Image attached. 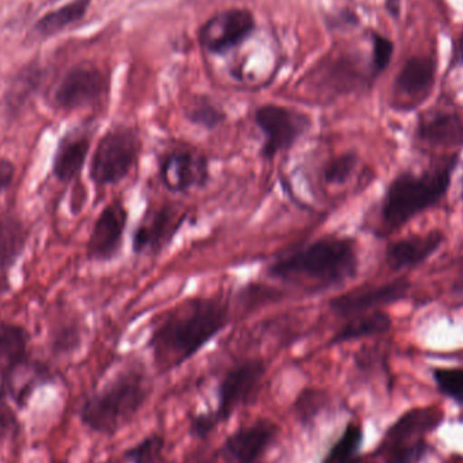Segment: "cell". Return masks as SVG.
<instances>
[{
	"label": "cell",
	"mask_w": 463,
	"mask_h": 463,
	"mask_svg": "<svg viewBox=\"0 0 463 463\" xmlns=\"http://www.w3.org/2000/svg\"><path fill=\"white\" fill-rule=\"evenodd\" d=\"M462 200H463V189H462Z\"/></svg>",
	"instance_id": "obj_37"
},
{
	"label": "cell",
	"mask_w": 463,
	"mask_h": 463,
	"mask_svg": "<svg viewBox=\"0 0 463 463\" xmlns=\"http://www.w3.org/2000/svg\"><path fill=\"white\" fill-rule=\"evenodd\" d=\"M187 214L173 205H162L146 212L133 233V252L136 255H156L173 241Z\"/></svg>",
	"instance_id": "obj_13"
},
{
	"label": "cell",
	"mask_w": 463,
	"mask_h": 463,
	"mask_svg": "<svg viewBox=\"0 0 463 463\" xmlns=\"http://www.w3.org/2000/svg\"><path fill=\"white\" fill-rule=\"evenodd\" d=\"M434 378L445 396L463 405V369H435Z\"/></svg>",
	"instance_id": "obj_29"
},
{
	"label": "cell",
	"mask_w": 463,
	"mask_h": 463,
	"mask_svg": "<svg viewBox=\"0 0 463 463\" xmlns=\"http://www.w3.org/2000/svg\"><path fill=\"white\" fill-rule=\"evenodd\" d=\"M277 427L269 420H258L232 434L222 448L227 463H256L274 440Z\"/></svg>",
	"instance_id": "obj_15"
},
{
	"label": "cell",
	"mask_w": 463,
	"mask_h": 463,
	"mask_svg": "<svg viewBox=\"0 0 463 463\" xmlns=\"http://www.w3.org/2000/svg\"><path fill=\"white\" fill-rule=\"evenodd\" d=\"M437 76L438 60L434 56L410 57L394 79V109L410 111L423 105L434 91Z\"/></svg>",
	"instance_id": "obj_10"
},
{
	"label": "cell",
	"mask_w": 463,
	"mask_h": 463,
	"mask_svg": "<svg viewBox=\"0 0 463 463\" xmlns=\"http://www.w3.org/2000/svg\"><path fill=\"white\" fill-rule=\"evenodd\" d=\"M362 442H364L362 430L355 424H350L342 438L329 450L323 463H358Z\"/></svg>",
	"instance_id": "obj_26"
},
{
	"label": "cell",
	"mask_w": 463,
	"mask_h": 463,
	"mask_svg": "<svg viewBox=\"0 0 463 463\" xmlns=\"http://www.w3.org/2000/svg\"><path fill=\"white\" fill-rule=\"evenodd\" d=\"M453 290L454 293L457 294V296H461L463 298V278H461V279L457 280V282L454 283Z\"/></svg>",
	"instance_id": "obj_36"
},
{
	"label": "cell",
	"mask_w": 463,
	"mask_h": 463,
	"mask_svg": "<svg viewBox=\"0 0 463 463\" xmlns=\"http://www.w3.org/2000/svg\"><path fill=\"white\" fill-rule=\"evenodd\" d=\"M370 40H372L370 78L374 80L378 76L383 75L391 65L394 54V43L391 38L386 37L385 34H381L380 32H375V30L370 33Z\"/></svg>",
	"instance_id": "obj_27"
},
{
	"label": "cell",
	"mask_w": 463,
	"mask_h": 463,
	"mask_svg": "<svg viewBox=\"0 0 463 463\" xmlns=\"http://www.w3.org/2000/svg\"><path fill=\"white\" fill-rule=\"evenodd\" d=\"M140 154L141 138L137 130L127 125H116L102 136L92 154L90 179L97 187L116 186L132 174Z\"/></svg>",
	"instance_id": "obj_5"
},
{
	"label": "cell",
	"mask_w": 463,
	"mask_h": 463,
	"mask_svg": "<svg viewBox=\"0 0 463 463\" xmlns=\"http://www.w3.org/2000/svg\"><path fill=\"white\" fill-rule=\"evenodd\" d=\"M402 0H385V10L393 19L402 15Z\"/></svg>",
	"instance_id": "obj_35"
},
{
	"label": "cell",
	"mask_w": 463,
	"mask_h": 463,
	"mask_svg": "<svg viewBox=\"0 0 463 463\" xmlns=\"http://www.w3.org/2000/svg\"><path fill=\"white\" fill-rule=\"evenodd\" d=\"M393 321L388 313L373 310L364 315L354 316L332 336L329 345H343L364 337L378 336L391 331Z\"/></svg>",
	"instance_id": "obj_20"
},
{
	"label": "cell",
	"mask_w": 463,
	"mask_h": 463,
	"mask_svg": "<svg viewBox=\"0 0 463 463\" xmlns=\"http://www.w3.org/2000/svg\"><path fill=\"white\" fill-rule=\"evenodd\" d=\"M219 423L216 413H203V415L195 416L193 419L190 434L193 437L198 438V439H205L206 437H209L213 432V430L216 429Z\"/></svg>",
	"instance_id": "obj_32"
},
{
	"label": "cell",
	"mask_w": 463,
	"mask_h": 463,
	"mask_svg": "<svg viewBox=\"0 0 463 463\" xmlns=\"http://www.w3.org/2000/svg\"><path fill=\"white\" fill-rule=\"evenodd\" d=\"M253 122L263 136L259 155L264 160L275 159L278 155L290 151L313 125L307 114L275 103L256 109Z\"/></svg>",
	"instance_id": "obj_6"
},
{
	"label": "cell",
	"mask_w": 463,
	"mask_h": 463,
	"mask_svg": "<svg viewBox=\"0 0 463 463\" xmlns=\"http://www.w3.org/2000/svg\"><path fill=\"white\" fill-rule=\"evenodd\" d=\"M163 449H165V439L157 435H152L128 450L125 457L132 463H156Z\"/></svg>",
	"instance_id": "obj_30"
},
{
	"label": "cell",
	"mask_w": 463,
	"mask_h": 463,
	"mask_svg": "<svg viewBox=\"0 0 463 463\" xmlns=\"http://www.w3.org/2000/svg\"><path fill=\"white\" fill-rule=\"evenodd\" d=\"M186 118L193 125H197L205 130H214L227 121L228 116L227 111L213 102L212 98L200 95L187 109Z\"/></svg>",
	"instance_id": "obj_25"
},
{
	"label": "cell",
	"mask_w": 463,
	"mask_h": 463,
	"mask_svg": "<svg viewBox=\"0 0 463 463\" xmlns=\"http://www.w3.org/2000/svg\"><path fill=\"white\" fill-rule=\"evenodd\" d=\"M416 137L424 146H458L463 144V118L457 111L437 110L419 119Z\"/></svg>",
	"instance_id": "obj_18"
},
{
	"label": "cell",
	"mask_w": 463,
	"mask_h": 463,
	"mask_svg": "<svg viewBox=\"0 0 463 463\" xmlns=\"http://www.w3.org/2000/svg\"><path fill=\"white\" fill-rule=\"evenodd\" d=\"M410 288V280L399 278L383 285L356 288V290L340 294L329 301L328 307L331 312L339 317L350 318L396 304L407 297Z\"/></svg>",
	"instance_id": "obj_14"
},
{
	"label": "cell",
	"mask_w": 463,
	"mask_h": 463,
	"mask_svg": "<svg viewBox=\"0 0 463 463\" xmlns=\"http://www.w3.org/2000/svg\"><path fill=\"white\" fill-rule=\"evenodd\" d=\"M128 222L129 212L121 201H113L106 205L95 220L87 242L89 260L106 263L116 259L124 245Z\"/></svg>",
	"instance_id": "obj_12"
},
{
	"label": "cell",
	"mask_w": 463,
	"mask_h": 463,
	"mask_svg": "<svg viewBox=\"0 0 463 463\" xmlns=\"http://www.w3.org/2000/svg\"><path fill=\"white\" fill-rule=\"evenodd\" d=\"M43 75V71L40 65L30 62L14 76L5 91V106L8 110L19 111L29 102L30 98L40 89Z\"/></svg>",
	"instance_id": "obj_23"
},
{
	"label": "cell",
	"mask_w": 463,
	"mask_h": 463,
	"mask_svg": "<svg viewBox=\"0 0 463 463\" xmlns=\"http://www.w3.org/2000/svg\"><path fill=\"white\" fill-rule=\"evenodd\" d=\"M148 393V383L143 373H122L84 404L81 419L94 431L114 434L135 419Z\"/></svg>",
	"instance_id": "obj_4"
},
{
	"label": "cell",
	"mask_w": 463,
	"mask_h": 463,
	"mask_svg": "<svg viewBox=\"0 0 463 463\" xmlns=\"http://www.w3.org/2000/svg\"><path fill=\"white\" fill-rule=\"evenodd\" d=\"M358 269L355 240L324 236L275 259L267 272L285 282H307L316 288H329L354 279Z\"/></svg>",
	"instance_id": "obj_2"
},
{
	"label": "cell",
	"mask_w": 463,
	"mask_h": 463,
	"mask_svg": "<svg viewBox=\"0 0 463 463\" xmlns=\"http://www.w3.org/2000/svg\"><path fill=\"white\" fill-rule=\"evenodd\" d=\"M108 91V75L97 65L86 62L75 65L62 76L52 100L59 110L75 111L97 105Z\"/></svg>",
	"instance_id": "obj_7"
},
{
	"label": "cell",
	"mask_w": 463,
	"mask_h": 463,
	"mask_svg": "<svg viewBox=\"0 0 463 463\" xmlns=\"http://www.w3.org/2000/svg\"><path fill=\"white\" fill-rule=\"evenodd\" d=\"M15 178V165L7 159H0V197L10 189Z\"/></svg>",
	"instance_id": "obj_33"
},
{
	"label": "cell",
	"mask_w": 463,
	"mask_h": 463,
	"mask_svg": "<svg viewBox=\"0 0 463 463\" xmlns=\"http://www.w3.org/2000/svg\"><path fill=\"white\" fill-rule=\"evenodd\" d=\"M443 418L445 413L438 408L410 411L388 430L383 443V450L424 440V435L437 430Z\"/></svg>",
	"instance_id": "obj_19"
},
{
	"label": "cell",
	"mask_w": 463,
	"mask_h": 463,
	"mask_svg": "<svg viewBox=\"0 0 463 463\" xmlns=\"http://www.w3.org/2000/svg\"><path fill=\"white\" fill-rule=\"evenodd\" d=\"M92 0H71L56 10L41 16L34 30L40 37L49 38L64 32L68 27L80 22L86 16Z\"/></svg>",
	"instance_id": "obj_21"
},
{
	"label": "cell",
	"mask_w": 463,
	"mask_h": 463,
	"mask_svg": "<svg viewBox=\"0 0 463 463\" xmlns=\"http://www.w3.org/2000/svg\"><path fill=\"white\" fill-rule=\"evenodd\" d=\"M463 65V30L461 34L457 38L453 45V53H451L450 64L449 67L453 68L462 67Z\"/></svg>",
	"instance_id": "obj_34"
},
{
	"label": "cell",
	"mask_w": 463,
	"mask_h": 463,
	"mask_svg": "<svg viewBox=\"0 0 463 463\" xmlns=\"http://www.w3.org/2000/svg\"><path fill=\"white\" fill-rule=\"evenodd\" d=\"M231 321L230 307L216 297H194L174 307L152 329L149 348L165 369L197 355Z\"/></svg>",
	"instance_id": "obj_1"
},
{
	"label": "cell",
	"mask_w": 463,
	"mask_h": 463,
	"mask_svg": "<svg viewBox=\"0 0 463 463\" xmlns=\"http://www.w3.org/2000/svg\"><path fill=\"white\" fill-rule=\"evenodd\" d=\"M27 350V335L18 326H0V367L13 370L24 361Z\"/></svg>",
	"instance_id": "obj_24"
},
{
	"label": "cell",
	"mask_w": 463,
	"mask_h": 463,
	"mask_svg": "<svg viewBox=\"0 0 463 463\" xmlns=\"http://www.w3.org/2000/svg\"><path fill=\"white\" fill-rule=\"evenodd\" d=\"M426 440H419L415 443H407V445L394 446L383 451L388 457L386 463H419L426 456Z\"/></svg>",
	"instance_id": "obj_31"
},
{
	"label": "cell",
	"mask_w": 463,
	"mask_h": 463,
	"mask_svg": "<svg viewBox=\"0 0 463 463\" xmlns=\"http://www.w3.org/2000/svg\"><path fill=\"white\" fill-rule=\"evenodd\" d=\"M358 165V156L354 152L332 157L323 168V179L326 184L340 186L347 184Z\"/></svg>",
	"instance_id": "obj_28"
},
{
	"label": "cell",
	"mask_w": 463,
	"mask_h": 463,
	"mask_svg": "<svg viewBox=\"0 0 463 463\" xmlns=\"http://www.w3.org/2000/svg\"><path fill=\"white\" fill-rule=\"evenodd\" d=\"M29 232L21 220L14 216L0 219V274L18 261L26 248Z\"/></svg>",
	"instance_id": "obj_22"
},
{
	"label": "cell",
	"mask_w": 463,
	"mask_h": 463,
	"mask_svg": "<svg viewBox=\"0 0 463 463\" xmlns=\"http://www.w3.org/2000/svg\"><path fill=\"white\" fill-rule=\"evenodd\" d=\"M159 176L168 192L186 194L208 186L211 165L205 155L187 146H178L163 155L159 162Z\"/></svg>",
	"instance_id": "obj_9"
},
{
	"label": "cell",
	"mask_w": 463,
	"mask_h": 463,
	"mask_svg": "<svg viewBox=\"0 0 463 463\" xmlns=\"http://www.w3.org/2000/svg\"><path fill=\"white\" fill-rule=\"evenodd\" d=\"M266 375V364L260 359H250L232 367L219 388V421H227L241 405L253 402Z\"/></svg>",
	"instance_id": "obj_11"
},
{
	"label": "cell",
	"mask_w": 463,
	"mask_h": 463,
	"mask_svg": "<svg viewBox=\"0 0 463 463\" xmlns=\"http://www.w3.org/2000/svg\"><path fill=\"white\" fill-rule=\"evenodd\" d=\"M255 15L248 8H227L205 22L198 32L201 46L214 56L239 48L255 32Z\"/></svg>",
	"instance_id": "obj_8"
},
{
	"label": "cell",
	"mask_w": 463,
	"mask_h": 463,
	"mask_svg": "<svg viewBox=\"0 0 463 463\" xmlns=\"http://www.w3.org/2000/svg\"><path fill=\"white\" fill-rule=\"evenodd\" d=\"M445 236L439 231L412 234L392 242L386 248V263L393 271L415 269L429 260L443 244Z\"/></svg>",
	"instance_id": "obj_17"
},
{
	"label": "cell",
	"mask_w": 463,
	"mask_h": 463,
	"mask_svg": "<svg viewBox=\"0 0 463 463\" xmlns=\"http://www.w3.org/2000/svg\"><path fill=\"white\" fill-rule=\"evenodd\" d=\"M458 155H451L435 167L420 174L402 173L386 189L381 205L383 228L402 230L411 220L437 205L448 194Z\"/></svg>",
	"instance_id": "obj_3"
},
{
	"label": "cell",
	"mask_w": 463,
	"mask_h": 463,
	"mask_svg": "<svg viewBox=\"0 0 463 463\" xmlns=\"http://www.w3.org/2000/svg\"><path fill=\"white\" fill-rule=\"evenodd\" d=\"M91 148V133L86 129H73L65 133L59 143L53 155L52 173L54 178L61 184H70L75 181L89 157Z\"/></svg>",
	"instance_id": "obj_16"
}]
</instances>
